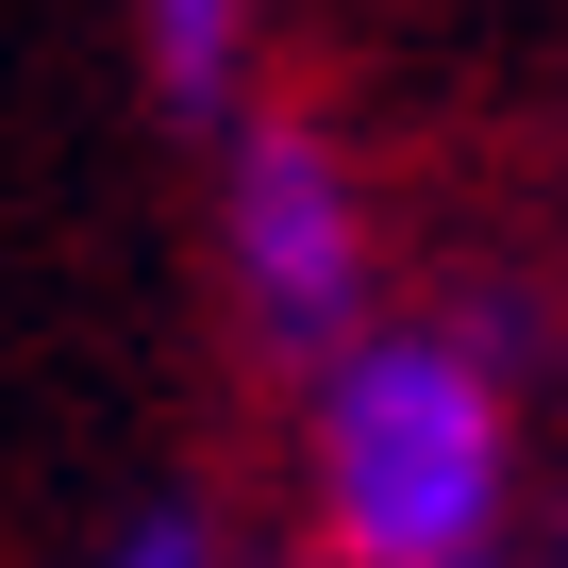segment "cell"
<instances>
[{
    "mask_svg": "<svg viewBox=\"0 0 568 568\" xmlns=\"http://www.w3.org/2000/svg\"><path fill=\"white\" fill-rule=\"evenodd\" d=\"M318 485H335V551L368 568H452L501 518V402L452 335H368L335 352L318 402Z\"/></svg>",
    "mask_w": 568,
    "mask_h": 568,
    "instance_id": "obj_1",
    "label": "cell"
},
{
    "mask_svg": "<svg viewBox=\"0 0 568 568\" xmlns=\"http://www.w3.org/2000/svg\"><path fill=\"white\" fill-rule=\"evenodd\" d=\"M234 284L284 352H335L352 335V284H368V234H352V184L302 118H251L234 151Z\"/></svg>",
    "mask_w": 568,
    "mask_h": 568,
    "instance_id": "obj_2",
    "label": "cell"
},
{
    "mask_svg": "<svg viewBox=\"0 0 568 568\" xmlns=\"http://www.w3.org/2000/svg\"><path fill=\"white\" fill-rule=\"evenodd\" d=\"M151 84L168 101H217L234 84V0H151Z\"/></svg>",
    "mask_w": 568,
    "mask_h": 568,
    "instance_id": "obj_3",
    "label": "cell"
}]
</instances>
